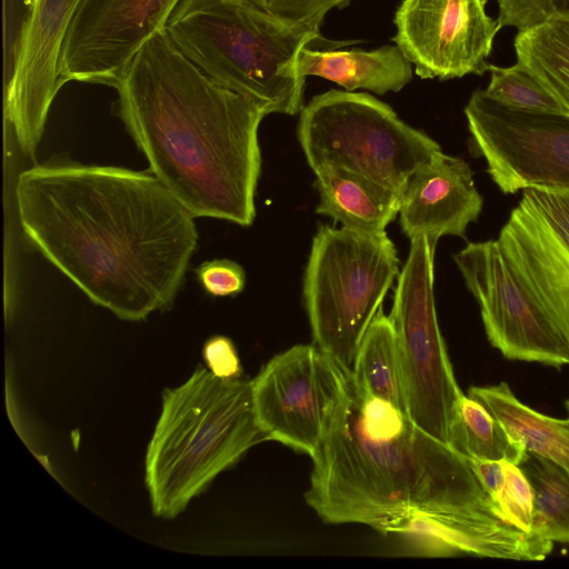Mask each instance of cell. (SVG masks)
<instances>
[{
	"label": "cell",
	"mask_w": 569,
	"mask_h": 569,
	"mask_svg": "<svg viewBox=\"0 0 569 569\" xmlns=\"http://www.w3.org/2000/svg\"><path fill=\"white\" fill-rule=\"evenodd\" d=\"M308 506L327 523L402 535L431 553L542 560L553 542L510 523L470 460L347 373L316 452Z\"/></svg>",
	"instance_id": "6da1fadb"
},
{
	"label": "cell",
	"mask_w": 569,
	"mask_h": 569,
	"mask_svg": "<svg viewBox=\"0 0 569 569\" xmlns=\"http://www.w3.org/2000/svg\"><path fill=\"white\" fill-rule=\"evenodd\" d=\"M16 201L26 238L96 305L129 321L172 305L198 232L153 174L39 163L19 174Z\"/></svg>",
	"instance_id": "7a4b0ae2"
},
{
	"label": "cell",
	"mask_w": 569,
	"mask_h": 569,
	"mask_svg": "<svg viewBox=\"0 0 569 569\" xmlns=\"http://www.w3.org/2000/svg\"><path fill=\"white\" fill-rule=\"evenodd\" d=\"M116 89L120 118L173 197L193 217L249 227L266 112L206 76L164 30L141 47Z\"/></svg>",
	"instance_id": "3957f363"
},
{
	"label": "cell",
	"mask_w": 569,
	"mask_h": 569,
	"mask_svg": "<svg viewBox=\"0 0 569 569\" xmlns=\"http://www.w3.org/2000/svg\"><path fill=\"white\" fill-rule=\"evenodd\" d=\"M164 31L206 76L266 114L302 110L306 78L298 62L305 47L326 50L357 42L328 40L251 0H180Z\"/></svg>",
	"instance_id": "277c9868"
},
{
	"label": "cell",
	"mask_w": 569,
	"mask_h": 569,
	"mask_svg": "<svg viewBox=\"0 0 569 569\" xmlns=\"http://www.w3.org/2000/svg\"><path fill=\"white\" fill-rule=\"evenodd\" d=\"M262 441L251 380L200 367L182 386L166 389L146 458L153 515L178 516L218 473Z\"/></svg>",
	"instance_id": "5b68a950"
},
{
	"label": "cell",
	"mask_w": 569,
	"mask_h": 569,
	"mask_svg": "<svg viewBox=\"0 0 569 569\" xmlns=\"http://www.w3.org/2000/svg\"><path fill=\"white\" fill-rule=\"evenodd\" d=\"M398 267L397 249L387 233L322 224L313 237L303 279L313 345L348 373Z\"/></svg>",
	"instance_id": "8992f818"
},
{
	"label": "cell",
	"mask_w": 569,
	"mask_h": 569,
	"mask_svg": "<svg viewBox=\"0 0 569 569\" xmlns=\"http://www.w3.org/2000/svg\"><path fill=\"white\" fill-rule=\"evenodd\" d=\"M298 140L313 170L339 168L400 198L413 172L440 146L366 92L329 90L300 111Z\"/></svg>",
	"instance_id": "52a82bcc"
},
{
	"label": "cell",
	"mask_w": 569,
	"mask_h": 569,
	"mask_svg": "<svg viewBox=\"0 0 569 569\" xmlns=\"http://www.w3.org/2000/svg\"><path fill=\"white\" fill-rule=\"evenodd\" d=\"M410 241L388 317L398 347L407 415L420 429L449 445L463 392L455 378L436 313L433 258L437 241L428 237Z\"/></svg>",
	"instance_id": "ba28073f"
},
{
	"label": "cell",
	"mask_w": 569,
	"mask_h": 569,
	"mask_svg": "<svg viewBox=\"0 0 569 569\" xmlns=\"http://www.w3.org/2000/svg\"><path fill=\"white\" fill-rule=\"evenodd\" d=\"M465 114L471 147L503 193L569 188V114L512 108L481 89L471 94Z\"/></svg>",
	"instance_id": "9c48e42d"
},
{
	"label": "cell",
	"mask_w": 569,
	"mask_h": 569,
	"mask_svg": "<svg viewBox=\"0 0 569 569\" xmlns=\"http://www.w3.org/2000/svg\"><path fill=\"white\" fill-rule=\"evenodd\" d=\"M346 371L316 345H296L251 380L253 410L267 440L310 457L342 400Z\"/></svg>",
	"instance_id": "30bf717a"
},
{
	"label": "cell",
	"mask_w": 569,
	"mask_h": 569,
	"mask_svg": "<svg viewBox=\"0 0 569 569\" xmlns=\"http://www.w3.org/2000/svg\"><path fill=\"white\" fill-rule=\"evenodd\" d=\"M453 260L495 348L511 360L569 366V343L522 287L497 240L470 242Z\"/></svg>",
	"instance_id": "8fae6325"
},
{
	"label": "cell",
	"mask_w": 569,
	"mask_h": 569,
	"mask_svg": "<svg viewBox=\"0 0 569 569\" xmlns=\"http://www.w3.org/2000/svg\"><path fill=\"white\" fill-rule=\"evenodd\" d=\"M497 241L522 287L569 343V188L525 189Z\"/></svg>",
	"instance_id": "7c38bea8"
},
{
	"label": "cell",
	"mask_w": 569,
	"mask_h": 569,
	"mask_svg": "<svg viewBox=\"0 0 569 569\" xmlns=\"http://www.w3.org/2000/svg\"><path fill=\"white\" fill-rule=\"evenodd\" d=\"M180 0H80L64 37L58 73L114 87L141 47L166 29Z\"/></svg>",
	"instance_id": "4fadbf2b"
},
{
	"label": "cell",
	"mask_w": 569,
	"mask_h": 569,
	"mask_svg": "<svg viewBox=\"0 0 569 569\" xmlns=\"http://www.w3.org/2000/svg\"><path fill=\"white\" fill-rule=\"evenodd\" d=\"M487 0H403L392 41L422 79L448 80L488 71L500 26Z\"/></svg>",
	"instance_id": "5bb4252c"
},
{
	"label": "cell",
	"mask_w": 569,
	"mask_h": 569,
	"mask_svg": "<svg viewBox=\"0 0 569 569\" xmlns=\"http://www.w3.org/2000/svg\"><path fill=\"white\" fill-rule=\"evenodd\" d=\"M80 0H29L13 64L4 80V118L21 151L32 158L49 108L61 88L59 60Z\"/></svg>",
	"instance_id": "9a60e30c"
},
{
	"label": "cell",
	"mask_w": 569,
	"mask_h": 569,
	"mask_svg": "<svg viewBox=\"0 0 569 569\" xmlns=\"http://www.w3.org/2000/svg\"><path fill=\"white\" fill-rule=\"evenodd\" d=\"M482 197L469 164L459 157L439 151L410 177L400 199L399 219L412 240L443 236L466 238L469 223L477 221Z\"/></svg>",
	"instance_id": "2e32d148"
},
{
	"label": "cell",
	"mask_w": 569,
	"mask_h": 569,
	"mask_svg": "<svg viewBox=\"0 0 569 569\" xmlns=\"http://www.w3.org/2000/svg\"><path fill=\"white\" fill-rule=\"evenodd\" d=\"M302 77L317 76L346 91L366 89L378 94L401 90L412 78V64L397 46L366 51L305 47L299 53Z\"/></svg>",
	"instance_id": "e0dca14e"
},
{
	"label": "cell",
	"mask_w": 569,
	"mask_h": 569,
	"mask_svg": "<svg viewBox=\"0 0 569 569\" xmlns=\"http://www.w3.org/2000/svg\"><path fill=\"white\" fill-rule=\"evenodd\" d=\"M319 193L316 212L343 228L365 234H383L400 209V197L350 171L327 168L315 172Z\"/></svg>",
	"instance_id": "ac0fdd59"
},
{
	"label": "cell",
	"mask_w": 569,
	"mask_h": 569,
	"mask_svg": "<svg viewBox=\"0 0 569 569\" xmlns=\"http://www.w3.org/2000/svg\"><path fill=\"white\" fill-rule=\"evenodd\" d=\"M501 423L509 438L526 451L546 457L569 472V417L557 419L523 405L507 382L468 389Z\"/></svg>",
	"instance_id": "d6986e66"
},
{
	"label": "cell",
	"mask_w": 569,
	"mask_h": 569,
	"mask_svg": "<svg viewBox=\"0 0 569 569\" xmlns=\"http://www.w3.org/2000/svg\"><path fill=\"white\" fill-rule=\"evenodd\" d=\"M350 375L367 393L407 415L396 336L382 308L375 316L360 343Z\"/></svg>",
	"instance_id": "ffe728a7"
},
{
	"label": "cell",
	"mask_w": 569,
	"mask_h": 569,
	"mask_svg": "<svg viewBox=\"0 0 569 569\" xmlns=\"http://www.w3.org/2000/svg\"><path fill=\"white\" fill-rule=\"evenodd\" d=\"M513 46L517 62L527 67L569 114V17L518 31Z\"/></svg>",
	"instance_id": "44dd1931"
},
{
	"label": "cell",
	"mask_w": 569,
	"mask_h": 569,
	"mask_svg": "<svg viewBox=\"0 0 569 569\" xmlns=\"http://www.w3.org/2000/svg\"><path fill=\"white\" fill-rule=\"evenodd\" d=\"M518 466L533 493L532 531L546 540L569 543V472L530 451Z\"/></svg>",
	"instance_id": "7402d4cb"
},
{
	"label": "cell",
	"mask_w": 569,
	"mask_h": 569,
	"mask_svg": "<svg viewBox=\"0 0 569 569\" xmlns=\"http://www.w3.org/2000/svg\"><path fill=\"white\" fill-rule=\"evenodd\" d=\"M449 446L468 459L509 460L517 465L526 452L481 402L465 393L451 426Z\"/></svg>",
	"instance_id": "603a6c76"
},
{
	"label": "cell",
	"mask_w": 569,
	"mask_h": 569,
	"mask_svg": "<svg viewBox=\"0 0 569 569\" xmlns=\"http://www.w3.org/2000/svg\"><path fill=\"white\" fill-rule=\"evenodd\" d=\"M486 93L506 106L528 111L568 114L547 87L525 66L507 68L489 64Z\"/></svg>",
	"instance_id": "cb8c5ba5"
},
{
	"label": "cell",
	"mask_w": 569,
	"mask_h": 569,
	"mask_svg": "<svg viewBox=\"0 0 569 569\" xmlns=\"http://www.w3.org/2000/svg\"><path fill=\"white\" fill-rule=\"evenodd\" d=\"M503 467L505 481L496 503L510 523L530 532L533 519L531 486L517 463L503 460Z\"/></svg>",
	"instance_id": "d4e9b609"
},
{
	"label": "cell",
	"mask_w": 569,
	"mask_h": 569,
	"mask_svg": "<svg viewBox=\"0 0 569 569\" xmlns=\"http://www.w3.org/2000/svg\"><path fill=\"white\" fill-rule=\"evenodd\" d=\"M500 28L523 31L548 20L569 17V0H497Z\"/></svg>",
	"instance_id": "484cf974"
},
{
	"label": "cell",
	"mask_w": 569,
	"mask_h": 569,
	"mask_svg": "<svg viewBox=\"0 0 569 569\" xmlns=\"http://www.w3.org/2000/svg\"><path fill=\"white\" fill-rule=\"evenodd\" d=\"M279 19L302 28L318 30L326 14L333 8L342 9L351 0H251Z\"/></svg>",
	"instance_id": "4316f807"
},
{
	"label": "cell",
	"mask_w": 569,
	"mask_h": 569,
	"mask_svg": "<svg viewBox=\"0 0 569 569\" xmlns=\"http://www.w3.org/2000/svg\"><path fill=\"white\" fill-rule=\"evenodd\" d=\"M197 276L204 290L214 297L237 295L246 284L244 270L229 259L204 261L197 269Z\"/></svg>",
	"instance_id": "83f0119b"
},
{
	"label": "cell",
	"mask_w": 569,
	"mask_h": 569,
	"mask_svg": "<svg viewBox=\"0 0 569 569\" xmlns=\"http://www.w3.org/2000/svg\"><path fill=\"white\" fill-rule=\"evenodd\" d=\"M203 357L210 370L223 378L241 376V367L233 343L230 339L216 336L209 339L203 347Z\"/></svg>",
	"instance_id": "f1b7e54d"
},
{
	"label": "cell",
	"mask_w": 569,
	"mask_h": 569,
	"mask_svg": "<svg viewBox=\"0 0 569 569\" xmlns=\"http://www.w3.org/2000/svg\"><path fill=\"white\" fill-rule=\"evenodd\" d=\"M469 460L482 487L496 502L505 481L503 460Z\"/></svg>",
	"instance_id": "f546056e"
},
{
	"label": "cell",
	"mask_w": 569,
	"mask_h": 569,
	"mask_svg": "<svg viewBox=\"0 0 569 569\" xmlns=\"http://www.w3.org/2000/svg\"><path fill=\"white\" fill-rule=\"evenodd\" d=\"M566 407H567V410H568V413H569V399L566 401Z\"/></svg>",
	"instance_id": "4dcf8cb0"
}]
</instances>
